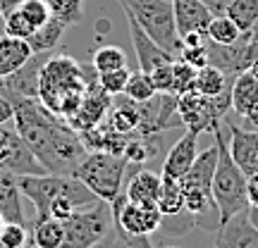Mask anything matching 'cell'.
I'll list each match as a JSON object with an SVG mask.
<instances>
[{
    "mask_svg": "<svg viewBox=\"0 0 258 248\" xmlns=\"http://www.w3.org/2000/svg\"><path fill=\"white\" fill-rule=\"evenodd\" d=\"M8 98L15 108V129L29 143L48 175L74 177L77 167L89 155V148L84 146L82 136L64 120L46 110L36 98Z\"/></svg>",
    "mask_w": 258,
    "mask_h": 248,
    "instance_id": "1",
    "label": "cell"
},
{
    "mask_svg": "<svg viewBox=\"0 0 258 248\" xmlns=\"http://www.w3.org/2000/svg\"><path fill=\"white\" fill-rule=\"evenodd\" d=\"M93 74H98L93 67L86 69L67 55L48 57L38 74V103L55 117L67 120L82 105L86 93L98 86V76L96 81L89 79Z\"/></svg>",
    "mask_w": 258,
    "mask_h": 248,
    "instance_id": "2",
    "label": "cell"
},
{
    "mask_svg": "<svg viewBox=\"0 0 258 248\" xmlns=\"http://www.w3.org/2000/svg\"><path fill=\"white\" fill-rule=\"evenodd\" d=\"M213 141L218 146V165H215V175H213L211 193H213V203H215V210H218L220 222H227L234 215L249 210L246 175L232 160L230 146L225 143L220 127L213 131Z\"/></svg>",
    "mask_w": 258,
    "mask_h": 248,
    "instance_id": "3",
    "label": "cell"
},
{
    "mask_svg": "<svg viewBox=\"0 0 258 248\" xmlns=\"http://www.w3.org/2000/svg\"><path fill=\"white\" fill-rule=\"evenodd\" d=\"M122 10L139 22V27L167 53L179 57L182 38L177 34L175 12L170 0H117Z\"/></svg>",
    "mask_w": 258,
    "mask_h": 248,
    "instance_id": "4",
    "label": "cell"
},
{
    "mask_svg": "<svg viewBox=\"0 0 258 248\" xmlns=\"http://www.w3.org/2000/svg\"><path fill=\"white\" fill-rule=\"evenodd\" d=\"M127 157L105 153V150H89V155L77 167L74 177L82 182L98 201L112 203L115 196L122 193L124 182V170H127Z\"/></svg>",
    "mask_w": 258,
    "mask_h": 248,
    "instance_id": "5",
    "label": "cell"
},
{
    "mask_svg": "<svg viewBox=\"0 0 258 248\" xmlns=\"http://www.w3.org/2000/svg\"><path fill=\"white\" fill-rule=\"evenodd\" d=\"M230 91L232 89H227L225 93L215 96V98H208V96L199 93L196 89H189L186 93L177 96V112L182 117V124L194 134L215 131L220 127V122L225 120V112L232 108Z\"/></svg>",
    "mask_w": 258,
    "mask_h": 248,
    "instance_id": "6",
    "label": "cell"
},
{
    "mask_svg": "<svg viewBox=\"0 0 258 248\" xmlns=\"http://www.w3.org/2000/svg\"><path fill=\"white\" fill-rule=\"evenodd\" d=\"M112 229L110 203L98 201L86 208H77L70 220H64V241L60 248H91Z\"/></svg>",
    "mask_w": 258,
    "mask_h": 248,
    "instance_id": "7",
    "label": "cell"
},
{
    "mask_svg": "<svg viewBox=\"0 0 258 248\" xmlns=\"http://www.w3.org/2000/svg\"><path fill=\"white\" fill-rule=\"evenodd\" d=\"M215 165H218V146L213 141V146L201 150L196 155V160H194L191 170L179 179L182 189H184V210L191 212L194 217H199V215L215 208L213 193H211Z\"/></svg>",
    "mask_w": 258,
    "mask_h": 248,
    "instance_id": "8",
    "label": "cell"
},
{
    "mask_svg": "<svg viewBox=\"0 0 258 248\" xmlns=\"http://www.w3.org/2000/svg\"><path fill=\"white\" fill-rule=\"evenodd\" d=\"M17 184L22 196H27L34 203L36 220L50 217V205L57 196L70 193L79 186L77 177H60V175H24L17 177Z\"/></svg>",
    "mask_w": 258,
    "mask_h": 248,
    "instance_id": "9",
    "label": "cell"
},
{
    "mask_svg": "<svg viewBox=\"0 0 258 248\" xmlns=\"http://www.w3.org/2000/svg\"><path fill=\"white\" fill-rule=\"evenodd\" d=\"M110 210H112V224H117L120 229L129 231V234L151 236L163 224V212H160L158 205L132 203L127 201V193L124 191L115 196V201L110 203Z\"/></svg>",
    "mask_w": 258,
    "mask_h": 248,
    "instance_id": "10",
    "label": "cell"
},
{
    "mask_svg": "<svg viewBox=\"0 0 258 248\" xmlns=\"http://www.w3.org/2000/svg\"><path fill=\"white\" fill-rule=\"evenodd\" d=\"M206 46H208V62L220 67L222 72L230 74V76L246 72L249 64L258 57L253 31H244L239 41L232 43V46H218V43H211L208 38H206Z\"/></svg>",
    "mask_w": 258,
    "mask_h": 248,
    "instance_id": "11",
    "label": "cell"
},
{
    "mask_svg": "<svg viewBox=\"0 0 258 248\" xmlns=\"http://www.w3.org/2000/svg\"><path fill=\"white\" fill-rule=\"evenodd\" d=\"M110 108H112V96L103 93L101 86H93L91 91L86 93V98L82 101V105L74 110V115H70L64 122H67L77 134H82V131H89V129L98 127L101 122H105Z\"/></svg>",
    "mask_w": 258,
    "mask_h": 248,
    "instance_id": "12",
    "label": "cell"
},
{
    "mask_svg": "<svg viewBox=\"0 0 258 248\" xmlns=\"http://www.w3.org/2000/svg\"><path fill=\"white\" fill-rule=\"evenodd\" d=\"M124 17H127L132 46H134V53H137V60H139V69H144V72H153V69H156V67H160V64L177 60V55H172V53H167L165 48L158 46L156 41L148 36L144 29L139 27V22L132 17V15H127V12H124Z\"/></svg>",
    "mask_w": 258,
    "mask_h": 248,
    "instance_id": "13",
    "label": "cell"
},
{
    "mask_svg": "<svg viewBox=\"0 0 258 248\" xmlns=\"http://www.w3.org/2000/svg\"><path fill=\"white\" fill-rule=\"evenodd\" d=\"M215 248H258V229L251 224L246 210L220 222L215 234Z\"/></svg>",
    "mask_w": 258,
    "mask_h": 248,
    "instance_id": "14",
    "label": "cell"
},
{
    "mask_svg": "<svg viewBox=\"0 0 258 248\" xmlns=\"http://www.w3.org/2000/svg\"><path fill=\"white\" fill-rule=\"evenodd\" d=\"M227 129H230V155L232 160L239 165V170L246 177H251L253 172H258V131H251V129H241L237 124H230L227 122Z\"/></svg>",
    "mask_w": 258,
    "mask_h": 248,
    "instance_id": "15",
    "label": "cell"
},
{
    "mask_svg": "<svg viewBox=\"0 0 258 248\" xmlns=\"http://www.w3.org/2000/svg\"><path fill=\"white\" fill-rule=\"evenodd\" d=\"M172 3V12H175V24L179 38L186 34H203L211 24L213 12L201 0H170Z\"/></svg>",
    "mask_w": 258,
    "mask_h": 248,
    "instance_id": "16",
    "label": "cell"
},
{
    "mask_svg": "<svg viewBox=\"0 0 258 248\" xmlns=\"http://www.w3.org/2000/svg\"><path fill=\"white\" fill-rule=\"evenodd\" d=\"M48 53H34V57L29 60L22 69L8 76L3 81V93L5 96H22V98H36L38 101V74L41 67L48 60Z\"/></svg>",
    "mask_w": 258,
    "mask_h": 248,
    "instance_id": "17",
    "label": "cell"
},
{
    "mask_svg": "<svg viewBox=\"0 0 258 248\" xmlns=\"http://www.w3.org/2000/svg\"><path fill=\"white\" fill-rule=\"evenodd\" d=\"M199 134H194L186 129L182 138H177V143L167 150V157L163 162V177H172V179H182V177L191 170L194 160L199 155Z\"/></svg>",
    "mask_w": 258,
    "mask_h": 248,
    "instance_id": "18",
    "label": "cell"
},
{
    "mask_svg": "<svg viewBox=\"0 0 258 248\" xmlns=\"http://www.w3.org/2000/svg\"><path fill=\"white\" fill-rule=\"evenodd\" d=\"M31 57H34V50L27 38H15L3 34L0 36V81H5L17 69H22Z\"/></svg>",
    "mask_w": 258,
    "mask_h": 248,
    "instance_id": "19",
    "label": "cell"
},
{
    "mask_svg": "<svg viewBox=\"0 0 258 248\" xmlns=\"http://www.w3.org/2000/svg\"><path fill=\"white\" fill-rule=\"evenodd\" d=\"M0 215L5 222H17L27 224L24 208H22V191L17 184V175H12L8 170H0Z\"/></svg>",
    "mask_w": 258,
    "mask_h": 248,
    "instance_id": "20",
    "label": "cell"
},
{
    "mask_svg": "<svg viewBox=\"0 0 258 248\" xmlns=\"http://www.w3.org/2000/svg\"><path fill=\"white\" fill-rule=\"evenodd\" d=\"M232 110L237 117H246L258 105V79L251 72H241L232 79Z\"/></svg>",
    "mask_w": 258,
    "mask_h": 248,
    "instance_id": "21",
    "label": "cell"
},
{
    "mask_svg": "<svg viewBox=\"0 0 258 248\" xmlns=\"http://www.w3.org/2000/svg\"><path fill=\"white\" fill-rule=\"evenodd\" d=\"M160 182L163 177L151 172V170H141L129 179L127 189V201L132 203H144V205H158V193H160Z\"/></svg>",
    "mask_w": 258,
    "mask_h": 248,
    "instance_id": "22",
    "label": "cell"
},
{
    "mask_svg": "<svg viewBox=\"0 0 258 248\" xmlns=\"http://www.w3.org/2000/svg\"><path fill=\"white\" fill-rule=\"evenodd\" d=\"M232 79L230 74H225L220 67H215V64H206L201 69H196V81H194V89L203 96H208V98H215V96H220L225 93L227 89H232Z\"/></svg>",
    "mask_w": 258,
    "mask_h": 248,
    "instance_id": "23",
    "label": "cell"
},
{
    "mask_svg": "<svg viewBox=\"0 0 258 248\" xmlns=\"http://www.w3.org/2000/svg\"><path fill=\"white\" fill-rule=\"evenodd\" d=\"M158 150H160V134H132L127 138L124 157H127V162L144 165L151 157L158 155Z\"/></svg>",
    "mask_w": 258,
    "mask_h": 248,
    "instance_id": "24",
    "label": "cell"
},
{
    "mask_svg": "<svg viewBox=\"0 0 258 248\" xmlns=\"http://www.w3.org/2000/svg\"><path fill=\"white\" fill-rule=\"evenodd\" d=\"M139 120H141V115H139V103L129 101V98L124 103H117L115 108H110L108 117H105V122H108L115 131L127 134V136H132V134L139 129Z\"/></svg>",
    "mask_w": 258,
    "mask_h": 248,
    "instance_id": "25",
    "label": "cell"
},
{
    "mask_svg": "<svg viewBox=\"0 0 258 248\" xmlns=\"http://www.w3.org/2000/svg\"><path fill=\"white\" fill-rule=\"evenodd\" d=\"M158 208H160L163 215H179V212L184 210V189H182L179 179L163 177L160 193H158Z\"/></svg>",
    "mask_w": 258,
    "mask_h": 248,
    "instance_id": "26",
    "label": "cell"
},
{
    "mask_svg": "<svg viewBox=\"0 0 258 248\" xmlns=\"http://www.w3.org/2000/svg\"><path fill=\"white\" fill-rule=\"evenodd\" d=\"M64 24L60 22V19H55V17H50L43 24L41 29H36L31 36L27 38L29 41V46H31V50L34 53H50L53 48L60 43V38H62V34H64Z\"/></svg>",
    "mask_w": 258,
    "mask_h": 248,
    "instance_id": "27",
    "label": "cell"
},
{
    "mask_svg": "<svg viewBox=\"0 0 258 248\" xmlns=\"http://www.w3.org/2000/svg\"><path fill=\"white\" fill-rule=\"evenodd\" d=\"M31 241L36 248H60L64 241V222L55 220V217L36 220Z\"/></svg>",
    "mask_w": 258,
    "mask_h": 248,
    "instance_id": "28",
    "label": "cell"
},
{
    "mask_svg": "<svg viewBox=\"0 0 258 248\" xmlns=\"http://www.w3.org/2000/svg\"><path fill=\"white\" fill-rule=\"evenodd\" d=\"M239 36H241V29L227 15H213L211 24L206 29V38L211 43H218V46H232V43L239 41Z\"/></svg>",
    "mask_w": 258,
    "mask_h": 248,
    "instance_id": "29",
    "label": "cell"
},
{
    "mask_svg": "<svg viewBox=\"0 0 258 248\" xmlns=\"http://www.w3.org/2000/svg\"><path fill=\"white\" fill-rule=\"evenodd\" d=\"M91 67L98 74H105V72H112V69H120V67H127V53L117 46H101V48L93 50Z\"/></svg>",
    "mask_w": 258,
    "mask_h": 248,
    "instance_id": "30",
    "label": "cell"
},
{
    "mask_svg": "<svg viewBox=\"0 0 258 248\" xmlns=\"http://www.w3.org/2000/svg\"><path fill=\"white\" fill-rule=\"evenodd\" d=\"M156 86H153V79L151 74L144 72V69H137V72L129 74V81L124 86V98L134 103H146L156 96Z\"/></svg>",
    "mask_w": 258,
    "mask_h": 248,
    "instance_id": "31",
    "label": "cell"
},
{
    "mask_svg": "<svg viewBox=\"0 0 258 248\" xmlns=\"http://www.w3.org/2000/svg\"><path fill=\"white\" fill-rule=\"evenodd\" d=\"M225 15L241 29V34L251 31L258 22V0H232Z\"/></svg>",
    "mask_w": 258,
    "mask_h": 248,
    "instance_id": "32",
    "label": "cell"
},
{
    "mask_svg": "<svg viewBox=\"0 0 258 248\" xmlns=\"http://www.w3.org/2000/svg\"><path fill=\"white\" fill-rule=\"evenodd\" d=\"M53 17L60 19L64 27L79 24L84 17V0H46Z\"/></svg>",
    "mask_w": 258,
    "mask_h": 248,
    "instance_id": "33",
    "label": "cell"
},
{
    "mask_svg": "<svg viewBox=\"0 0 258 248\" xmlns=\"http://www.w3.org/2000/svg\"><path fill=\"white\" fill-rule=\"evenodd\" d=\"M3 24H5V34H8V36H15V38H29L34 31H36V27H34V24L27 19V15L19 10V3L12 10L5 12Z\"/></svg>",
    "mask_w": 258,
    "mask_h": 248,
    "instance_id": "34",
    "label": "cell"
},
{
    "mask_svg": "<svg viewBox=\"0 0 258 248\" xmlns=\"http://www.w3.org/2000/svg\"><path fill=\"white\" fill-rule=\"evenodd\" d=\"M129 74L132 69L129 67H120V69H112V72H105V74H98V86H101L103 93L108 96H124V86L129 81Z\"/></svg>",
    "mask_w": 258,
    "mask_h": 248,
    "instance_id": "35",
    "label": "cell"
},
{
    "mask_svg": "<svg viewBox=\"0 0 258 248\" xmlns=\"http://www.w3.org/2000/svg\"><path fill=\"white\" fill-rule=\"evenodd\" d=\"M194 81H196V67H191L189 62H184L182 57L175 60V84H172V93L175 96H182L189 89H194Z\"/></svg>",
    "mask_w": 258,
    "mask_h": 248,
    "instance_id": "36",
    "label": "cell"
},
{
    "mask_svg": "<svg viewBox=\"0 0 258 248\" xmlns=\"http://www.w3.org/2000/svg\"><path fill=\"white\" fill-rule=\"evenodd\" d=\"M0 239L5 241L10 248H27V246H29L27 224H17V222H5V227L0 229Z\"/></svg>",
    "mask_w": 258,
    "mask_h": 248,
    "instance_id": "37",
    "label": "cell"
},
{
    "mask_svg": "<svg viewBox=\"0 0 258 248\" xmlns=\"http://www.w3.org/2000/svg\"><path fill=\"white\" fill-rule=\"evenodd\" d=\"M151 74V79H153V86H156L158 93H172V84H175V60L172 62H165L156 67Z\"/></svg>",
    "mask_w": 258,
    "mask_h": 248,
    "instance_id": "38",
    "label": "cell"
},
{
    "mask_svg": "<svg viewBox=\"0 0 258 248\" xmlns=\"http://www.w3.org/2000/svg\"><path fill=\"white\" fill-rule=\"evenodd\" d=\"M179 57H182L184 62H189L191 67H196V69H201V67H206V64H208V46L203 43V46L182 48V53H179Z\"/></svg>",
    "mask_w": 258,
    "mask_h": 248,
    "instance_id": "39",
    "label": "cell"
},
{
    "mask_svg": "<svg viewBox=\"0 0 258 248\" xmlns=\"http://www.w3.org/2000/svg\"><path fill=\"white\" fill-rule=\"evenodd\" d=\"M112 227H115V231L120 234V239L124 241V248H156L151 243V239L144 236V234H129V231L120 229L117 224H112Z\"/></svg>",
    "mask_w": 258,
    "mask_h": 248,
    "instance_id": "40",
    "label": "cell"
},
{
    "mask_svg": "<svg viewBox=\"0 0 258 248\" xmlns=\"http://www.w3.org/2000/svg\"><path fill=\"white\" fill-rule=\"evenodd\" d=\"M91 248H124V241L120 239V234L115 231V227H112L105 236H103L101 241H96Z\"/></svg>",
    "mask_w": 258,
    "mask_h": 248,
    "instance_id": "41",
    "label": "cell"
},
{
    "mask_svg": "<svg viewBox=\"0 0 258 248\" xmlns=\"http://www.w3.org/2000/svg\"><path fill=\"white\" fill-rule=\"evenodd\" d=\"M10 120H15V108H12V101L0 91V124H8Z\"/></svg>",
    "mask_w": 258,
    "mask_h": 248,
    "instance_id": "42",
    "label": "cell"
},
{
    "mask_svg": "<svg viewBox=\"0 0 258 248\" xmlns=\"http://www.w3.org/2000/svg\"><path fill=\"white\" fill-rule=\"evenodd\" d=\"M246 196H249V205L258 208V172L246 177Z\"/></svg>",
    "mask_w": 258,
    "mask_h": 248,
    "instance_id": "43",
    "label": "cell"
},
{
    "mask_svg": "<svg viewBox=\"0 0 258 248\" xmlns=\"http://www.w3.org/2000/svg\"><path fill=\"white\" fill-rule=\"evenodd\" d=\"M201 3L208 10H211L213 15H225V12H227V8H230L232 0H201Z\"/></svg>",
    "mask_w": 258,
    "mask_h": 248,
    "instance_id": "44",
    "label": "cell"
},
{
    "mask_svg": "<svg viewBox=\"0 0 258 248\" xmlns=\"http://www.w3.org/2000/svg\"><path fill=\"white\" fill-rule=\"evenodd\" d=\"M244 122H246V124H244L246 129H251V131H258V105L249 112V115H246V117H244Z\"/></svg>",
    "mask_w": 258,
    "mask_h": 248,
    "instance_id": "45",
    "label": "cell"
},
{
    "mask_svg": "<svg viewBox=\"0 0 258 248\" xmlns=\"http://www.w3.org/2000/svg\"><path fill=\"white\" fill-rule=\"evenodd\" d=\"M17 3H19V0H0V19L5 17V12H8V10H12Z\"/></svg>",
    "mask_w": 258,
    "mask_h": 248,
    "instance_id": "46",
    "label": "cell"
},
{
    "mask_svg": "<svg viewBox=\"0 0 258 248\" xmlns=\"http://www.w3.org/2000/svg\"><path fill=\"white\" fill-rule=\"evenodd\" d=\"M246 215H249V220L251 224L258 229V208H253V205H249V210H246Z\"/></svg>",
    "mask_w": 258,
    "mask_h": 248,
    "instance_id": "47",
    "label": "cell"
},
{
    "mask_svg": "<svg viewBox=\"0 0 258 248\" xmlns=\"http://www.w3.org/2000/svg\"><path fill=\"white\" fill-rule=\"evenodd\" d=\"M246 72H251V74H253V76H256V79H258V57H256V60H253V62L249 64V69H246Z\"/></svg>",
    "mask_w": 258,
    "mask_h": 248,
    "instance_id": "48",
    "label": "cell"
},
{
    "mask_svg": "<svg viewBox=\"0 0 258 248\" xmlns=\"http://www.w3.org/2000/svg\"><path fill=\"white\" fill-rule=\"evenodd\" d=\"M3 227H5V217L0 215V229H3Z\"/></svg>",
    "mask_w": 258,
    "mask_h": 248,
    "instance_id": "49",
    "label": "cell"
},
{
    "mask_svg": "<svg viewBox=\"0 0 258 248\" xmlns=\"http://www.w3.org/2000/svg\"><path fill=\"white\" fill-rule=\"evenodd\" d=\"M0 248H10V246H8V243H5L3 239H0Z\"/></svg>",
    "mask_w": 258,
    "mask_h": 248,
    "instance_id": "50",
    "label": "cell"
},
{
    "mask_svg": "<svg viewBox=\"0 0 258 248\" xmlns=\"http://www.w3.org/2000/svg\"><path fill=\"white\" fill-rule=\"evenodd\" d=\"M27 248H36V246H34V241H29V246Z\"/></svg>",
    "mask_w": 258,
    "mask_h": 248,
    "instance_id": "51",
    "label": "cell"
},
{
    "mask_svg": "<svg viewBox=\"0 0 258 248\" xmlns=\"http://www.w3.org/2000/svg\"><path fill=\"white\" fill-rule=\"evenodd\" d=\"M256 53H258V34H256Z\"/></svg>",
    "mask_w": 258,
    "mask_h": 248,
    "instance_id": "52",
    "label": "cell"
},
{
    "mask_svg": "<svg viewBox=\"0 0 258 248\" xmlns=\"http://www.w3.org/2000/svg\"><path fill=\"white\" fill-rule=\"evenodd\" d=\"M165 248H179V246H165Z\"/></svg>",
    "mask_w": 258,
    "mask_h": 248,
    "instance_id": "53",
    "label": "cell"
},
{
    "mask_svg": "<svg viewBox=\"0 0 258 248\" xmlns=\"http://www.w3.org/2000/svg\"><path fill=\"white\" fill-rule=\"evenodd\" d=\"M0 91H3V81H0Z\"/></svg>",
    "mask_w": 258,
    "mask_h": 248,
    "instance_id": "54",
    "label": "cell"
}]
</instances>
